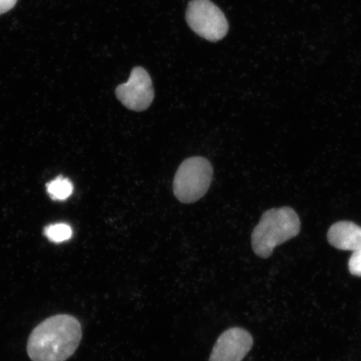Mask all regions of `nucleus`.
Here are the masks:
<instances>
[{
    "label": "nucleus",
    "instance_id": "1",
    "mask_svg": "<svg viewBox=\"0 0 361 361\" xmlns=\"http://www.w3.org/2000/svg\"><path fill=\"white\" fill-rule=\"evenodd\" d=\"M81 338L78 319L70 314L54 315L31 332L27 353L32 361H66L78 350Z\"/></svg>",
    "mask_w": 361,
    "mask_h": 361
},
{
    "label": "nucleus",
    "instance_id": "2",
    "mask_svg": "<svg viewBox=\"0 0 361 361\" xmlns=\"http://www.w3.org/2000/svg\"><path fill=\"white\" fill-rule=\"evenodd\" d=\"M300 232L299 216L291 207L266 211L252 231L251 242L255 254L268 259L274 248L295 238Z\"/></svg>",
    "mask_w": 361,
    "mask_h": 361
},
{
    "label": "nucleus",
    "instance_id": "3",
    "mask_svg": "<svg viewBox=\"0 0 361 361\" xmlns=\"http://www.w3.org/2000/svg\"><path fill=\"white\" fill-rule=\"evenodd\" d=\"M214 178L211 162L202 157H192L179 166L173 180V192L182 203L195 202L205 195Z\"/></svg>",
    "mask_w": 361,
    "mask_h": 361
},
{
    "label": "nucleus",
    "instance_id": "4",
    "mask_svg": "<svg viewBox=\"0 0 361 361\" xmlns=\"http://www.w3.org/2000/svg\"><path fill=\"white\" fill-rule=\"evenodd\" d=\"M186 19L194 32L212 42L222 39L228 31L224 13L210 0H192Z\"/></svg>",
    "mask_w": 361,
    "mask_h": 361
},
{
    "label": "nucleus",
    "instance_id": "5",
    "mask_svg": "<svg viewBox=\"0 0 361 361\" xmlns=\"http://www.w3.org/2000/svg\"><path fill=\"white\" fill-rule=\"evenodd\" d=\"M115 92L125 107L137 112L147 110L155 97L151 76L142 67L133 68L128 82L119 85Z\"/></svg>",
    "mask_w": 361,
    "mask_h": 361
},
{
    "label": "nucleus",
    "instance_id": "6",
    "mask_svg": "<svg viewBox=\"0 0 361 361\" xmlns=\"http://www.w3.org/2000/svg\"><path fill=\"white\" fill-rule=\"evenodd\" d=\"M252 345L254 340L246 329L230 328L216 340L209 361H242Z\"/></svg>",
    "mask_w": 361,
    "mask_h": 361
},
{
    "label": "nucleus",
    "instance_id": "7",
    "mask_svg": "<svg viewBox=\"0 0 361 361\" xmlns=\"http://www.w3.org/2000/svg\"><path fill=\"white\" fill-rule=\"evenodd\" d=\"M327 238L338 250L355 251L361 248V227L349 221H341L331 226Z\"/></svg>",
    "mask_w": 361,
    "mask_h": 361
},
{
    "label": "nucleus",
    "instance_id": "8",
    "mask_svg": "<svg viewBox=\"0 0 361 361\" xmlns=\"http://www.w3.org/2000/svg\"><path fill=\"white\" fill-rule=\"evenodd\" d=\"M47 192L53 200L63 201L67 200L73 192V184L68 178L60 176L47 185Z\"/></svg>",
    "mask_w": 361,
    "mask_h": 361
},
{
    "label": "nucleus",
    "instance_id": "9",
    "mask_svg": "<svg viewBox=\"0 0 361 361\" xmlns=\"http://www.w3.org/2000/svg\"><path fill=\"white\" fill-rule=\"evenodd\" d=\"M44 235L49 241L60 243L69 240L72 237V229L66 224H52L45 228Z\"/></svg>",
    "mask_w": 361,
    "mask_h": 361
},
{
    "label": "nucleus",
    "instance_id": "10",
    "mask_svg": "<svg viewBox=\"0 0 361 361\" xmlns=\"http://www.w3.org/2000/svg\"><path fill=\"white\" fill-rule=\"evenodd\" d=\"M349 271L352 275L361 277V248L353 251L349 260Z\"/></svg>",
    "mask_w": 361,
    "mask_h": 361
},
{
    "label": "nucleus",
    "instance_id": "11",
    "mask_svg": "<svg viewBox=\"0 0 361 361\" xmlns=\"http://www.w3.org/2000/svg\"><path fill=\"white\" fill-rule=\"evenodd\" d=\"M18 0H0V15L12 10Z\"/></svg>",
    "mask_w": 361,
    "mask_h": 361
}]
</instances>
